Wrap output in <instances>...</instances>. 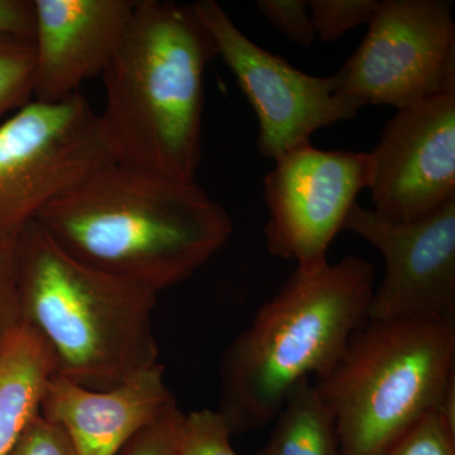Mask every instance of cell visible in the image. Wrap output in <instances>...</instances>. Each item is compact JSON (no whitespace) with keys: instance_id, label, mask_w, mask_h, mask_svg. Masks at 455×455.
<instances>
[{"instance_id":"24","label":"cell","mask_w":455,"mask_h":455,"mask_svg":"<svg viewBox=\"0 0 455 455\" xmlns=\"http://www.w3.org/2000/svg\"><path fill=\"white\" fill-rule=\"evenodd\" d=\"M35 33L33 0H0V35L31 40Z\"/></svg>"},{"instance_id":"20","label":"cell","mask_w":455,"mask_h":455,"mask_svg":"<svg viewBox=\"0 0 455 455\" xmlns=\"http://www.w3.org/2000/svg\"><path fill=\"white\" fill-rule=\"evenodd\" d=\"M185 414L172 403L155 423L140 431L118 455H175Z\"/></svg>"},{"instance_id":"4","label":"cell","mask_w":455,"mask_h":455,"mask_svg":"<svg viewBox=\"0 0 455 455\" xmlns=\"http://www.w3.org/2000/svg\"><path fill=\"white\" fill-rule=\"evenodd\" d=\"M20 323L46 340L56 374L107 391L158 364L157 295L80 262L36 221L18 236Z\"/></svg>"},{"instance_id":"14","label":"cell","mask_w":455,"mask_h":455,"mask_svg":"<svg viewBox=\"0 0 455 455\" xmlns=\"http://www.w3.org/2000/svg\"><path fill=\"white\" fill-rule=\"evenodd\" d=\"M55 373L52 350L29 326L20 323L0 341V455H11L40 415L44 392Z\"/></svg>"},{"instance_id":"16","label":"cell","mask_w":455,"mask_h":455,"mask_svg":"<svg viewBox=\"0 0 455 455\" xmlns=\"http://www.w3.org/2000/svg\"><path fill=\"white\" fill-rule=\"evenodd\" d=\"M35 50L31 40L0 35V116L33 97Z\"/></svg>"},{"instance_id":"22","label":"cell","mask_w":455,"mask_h":455,"mask_svg":"<svg viewBox=\"0 0 455 455\" xmlns=\"http://www.w3.org/2000/svg\"><path fill=\"white\" fill-rule=\"evenodd\" d=\"M20 324L16 238L0 241V341Z\"/></svg>"},{"instance_id":"6","label":"cell","mask_w":455,"mask_h":455,"mask_svg":"<svg viewBox=\"0 0 455 455\" xmlns=\"http://www.w3.org/2000/svg\"><path fill=\"white\" fill-rule=\"evenodd\" d=\"M113 160L82 92L20 108L0 125V241L18 238L51 202Z\"/></svg>"},{"instance_id":"19","label":"cell","mask_w":455,"mask_h":455,"mask_svg":"<svg viewBox=\"0 0 455 455\" xmlns=\"http://www.w3.org/2000/svg\"><path fill=\"white\" fill-rule=\"evenodd\" d=\"M382 455H455V431L433 410Z\"/></svg>"},{"instance_id":"5","label":"cell","mask_w":455,"mask_h":455,"mask_svg":"<svg viewBox=\"0 0 455 455\" xmlns=\"http://www.w3.org/2000/svg\"><path fill=\"white\" fill-rule=\"evenodd\" d=\"M454 379L455 320L366 319L314 386L334 416L339 455H382Z\"/></svg>"},{"instance_id":"3","label":"cell","mask_w":455,"mask_h":455,"mask_svg":"<svg viewBox=\"0 0 455 455\" xmlns=\"http://www.w3.org/2000/svg\"><path fill=\"white\" fill-rule=\"evenodd\" d=\"M373 290L374 266L362 257L295 269L221 355L218 410L233 435L272 424L299 382L335 366L366 322Z\"/></svg>"},{"instance_id":"11","label":"cell","mask_w":455,"mask_h":455,"mask_svg":"<svg viewBox=\"0 0 455 455\" xmlns=\"http://www.w3.org/2000/svg\"><path fill=\"white\" fill-rule=\"evenodd\" d=\"M373 211L410 223L455 200V95H440L388 121L370 152Z\"/></svg>"},{"instance_id":"18","label":"cell","mask_w":455,"mask_h":455,"mask_svg":"<svg viewBox=\"0 0 455 455\" xmlns=\"http://www.w3.org/2000/svg\"><path fill=\"white\" fill-rule=\"evenodd\" d=\"M307 4L317 40L335 42L350 29L368 25L379 0H309Z\"/></svg>"},{"instance_id":"13","label":"cell","mask_w":455,"mask_h":455,"mask_svg":"<svg viewBox=\"0 0 455 455\" xmlns=\"http://www.w3.org/2000/svg\"><path fill=\"white\" fill-rule=\"evenodd\" d=\"M175 403L158 363L107 391L89 390L55 373L40 414L65 431L77 455H118Z\"/></svg>"},{"instance_id":"15","label":"cell","mask_w":455,"mask_h":455,"mask_svg":"<svg viewBox=\"0 0 455 455\" xmlns=\"http://www.w3.org/2000/svg\"><path fill=\"white\" fill-rule=\"evenodd\" d=\"M272 423L257 455H339L334 416L309 379L290 391Z\"/></svg>"},{"instance_id":"9","label":"cell","mask_w":455,"mask_h":455,"mask_svg":"<svg viewBox=\"0 0 455 455\" xmlns=\"http://www.w3.org/2000/svg\"><path fill=\"white\" fill-rule=\"evenodd\" d=\"M370 182L364 152L323 151L307 143L281 156L263 188L268 252L293 260L305 274L325 267L329 245Z\"/></svg>"},{"instance_id":"1","label":"cell","mask_w":455,"mask_h":455,"mask_svg":"<svg viewBox=\"0 0 455 455\" xmlns=\"http://www.w3.org/2000/svg\"><path fill=\"white\" fill-rule=\"evenodd\" d=\"M80 262L156 293L184 283L229 241V214L196 181L109 161L36 218Z\"/></svg>"},{"instance_id":"23","label":"cell","mask_w":455,"mask_h":455,"mask_svg":"<svg viewBox=\"0 0 455 455\" xmlns=\"http://www.w3.org/2000/svg\"><path fill=\"white\" fill-rule=\"evenodd\" d=\"M11 455H77L61 427L37 415L23 431Z\"/></svg>"},{"instance_id":"7","label":"cell","mask_w":455,"mask_h":455,"mask_svg":"<svg viewBox=\"0 0 455 455\" xmlns=\"http://www.w3.org/2000/svg\"><path fill=\"white\" fill-rule=\"evenodd\" d=\"M357 106L396 110L455 95V22L445 0H381L366 37L334 75Z\"/></svg>"},{"instance_id":"25","label":"cell","mask_w":455,"mask_h":455,"mask_svg":"<svg viewBox=\"0 0 455 455\" xmlns=\"http://www.w3.org/2000/svg\"><path fill=\"white\" fill-rule=\"evenodd\" d=\"M436 411H438L440 418L444 420V423L455 431V379L448 386L447 390L440 398Z\"/></svg>"},{"instance_id":"2","label":"cell","mask_w":455,"mask_h":455,"mask_svg":"<svg viewBox=\"0 0 455 455\" xmlns=\"http://www.w3.org/2000/svg\"><path fill=\"white\" fill-rule=\"evenodd\" d=\"M217 44L193 4L136 0L106 70L99 114L114 161L196 181L202 160L204 74Z\"/></svg>"},{"instance_id":"17","label":"cell","mask_w":455,"mask_h":455,"mask_svg":"<svg viewBox=\"0 0 455 455\" xmlns=\"http://www.w3.org/2000/svg\"><path fill=\"white\" fill-rule=\"evenodd\" d=\"M233 433L220 410L202 409L185 415L175 455H238Z\"/></svg>"},{"instance_id":"8","label":"cell","mask_w":455,"mask_h":455,"mask_svg":"<svg viewBox=\"0 0 455 455\" xmlns=\"http://www.w3.org/2000/svg\"><path fill=\"white\" fill-rule=\"evenodd\" d=\"M211 32L218 56L235 75L259 119V154L276 161L310 143L320 128L349 121L361 107L337 92L334 75L314 76L263 50L235 25L214 0L194 3Z\"/></svg>"},{"instance_id":"12","label":"cell","mask_w":455,"mask_h":455,"mask_svg":"<svg viewBox=\"0 0 455 455\" xmlns=\"http://www.w3.org/2000/svg\"><path fill=\"white\" fill-rule=\"evenodd\" d=\"M33 98L56 103L101 76L130 25L136 0H33Z\"/></svg>"},{"instance_id":"21","label":"cell","mask_w":455,"mask_h":455,"mask_svg":"<svg viewBox=\"0 0 455 455\" xmlns=\"http://www.w3.org/2000/svg\"><path fill=\"white\" fill-rule=\"evenodd\" d=\"M256 7L274 28L283 33L293 44L311 47L315 42V32L304 0H259Z\"/></svg>"},{"instance_id":"10","label":"cell","mask_w":455,"mask_h":455,"mask_svg":"<svg viewBox=\"0 0 455 455\" xmlns=\"http://www.w3.org/2000/svg\"><path fill=\"white\" fill-rule=\"evenodd\" d=\"M344 229L385 259V276L373 290L367 319L455 320V200L410 223L383 220L355 204Z\"/></svg>"}]
</instances>
